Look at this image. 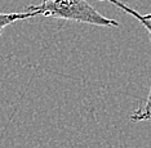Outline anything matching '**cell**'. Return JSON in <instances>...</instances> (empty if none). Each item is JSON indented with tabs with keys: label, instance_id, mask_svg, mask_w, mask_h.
I'll use <instances>...</instances> for the list:
<instances>
[{
	"label": "cell",
	"instance_id": "6da1fadb",
	"mask_svg": "<svg viewBox=\"0 0 151 148\" xmlns=\"http://www.w3.org/2000/svg\"><path fill=\"white\" fill-rule=\"evenodd\" d=\"M26 10L36 12L37 16L83 22L93 26H119L116 21L110 19L97 12L87 0H42V3L37 5L26 6Z\"/></svg>",
	"mask_w": 151,
	"mask_h": 148
},
{
	"label": "cell",
	"instance_id": "7a4b0ae2",
	"mask_svg": "<svg viewBox=\"0 0 151 148\" xmlns=\"http://www.w3.org/2000/svg\"><path fill=\"white\" fill-rule=\"evenodd\" d=\"M99 1H109L110 4L115 5L116 8L125 12L127 14L133 16L141 25L146 29V31L150 35V39H151V13H149V14H141L136 9L130 8V6L124 4V3L120 1V0H99ZM129 119L132 122H142V121H147V120L151 119V85H150V90H149V94H147L146 99L143 101V103L138 108L132 112Z\"/></svg>",
	"mask_w": 151,
	"mask_h": 148
},
{
	"label": "cell",
	"instance_id": "3957f363",
	"mask_svg": "<svg viewBox=\"0 0 151 148\" xmlns=\"http://www.w3.org/2000/svg\"><path fill=\"white\" fill-rule=\"evenodd\" d=\"M36 12H22V13H1L0 12V35H1L3 30L9 25L17 22V21H23L27 18H34L36 17Z\"/></svg>",
	"mask_w": 151,
	"mask_h": 148
}]
</instances>
